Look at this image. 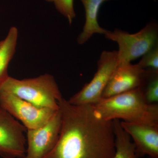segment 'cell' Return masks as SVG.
Wrapping results in <instances>:
<instances>
[{"mask_svg": "<svg viewBox=\"0 0 158 158\" xmlns=\"http://www.w3.org/2000/svg\"><path fill=\"white\" fill-rule=\"evenodd\" d=\"M62 125L59 139L44 158H113L115 137L113 121L100 118L93 105L59 101Z\"/></svg>", "mask_w": 158, "mask_h": 158, "instance_id": "cell-1", "label": "cell"}, {"mask_svg": "<svg viewBox=\"0 0 158 158\" xmlns=\"http://www.w3.org/2000/svg\"><path fill=\"white\" fill-rule=\"evenodd\" d=\"M93 106L97 116L104 120L158 125V105L148 103L140 88L102 98Z\"/></svg>", "mask_w": 158, "mask_h": 158, "instance_id": "cell-2", "label": "cell"}, {"mask_svg": "<svg viewBox=\"0 0 158 158\" xmlns=\"http://www.w3.org/2000/svg\"><path fill=\"white\" fill-rule=\"evenodd\" d=\"M7 91L40 108L59 110L62 98L55 78L45 73L36 77L19 80L9 76L0 86Z\"/></svg>", "mask_w": 158, "mask_h": 158, "instance_id": "cell-3", "label": "cell"}, {"mask_svg": "<svg viewBox=\"0 0 158 158\" xmlns=\"http://www.w3.org/2000/svg\"><path fill=\"white\" fill-rule=\"evenodd\" d=\"M104 35L118 44L117 65L130 63L158 45V25L153 22L135 34L116 29L113 31L107 30Z\"/></svg>", "mask_w": 158, "mask_h": 158, "instance_id": "cell-4", "label": "cell"}, {"mask_svg": "<svg viewBox=\"0 0 158 158\" xmlns=\"http://www.w3.org/2000/svg\"><path fill=\"white\" fill-rule=\"evenodd\" d=\"M117 65V51L103 52L93 79L71 97L68 100L69 102L74 105H94L98 102Z\"/></svg>", "mask_w": 158, "mask_h": 158, "instance_id": "cell-5", "label": "cell"}, {"mask_svg": "<svg viewBox=\"0 0 158 158\" xmlns=\"http://www.w3.org/2000/svg\"><path fill=\"white\" fill-rule=\"evenodd\" d=\"M0 106L20 121L27 129H33L42 126L58 110L38 107L12 94L2 90H0Z\"/></svg>", "mask_w": 158, "mask_h": 158, "instance_id": "cell-6", "label": "cell"}, {"mask_svg": "<svg viewBox=\"0 0 158 158\" xmlns=\"http://www.w3.org/2000/svg\"><path fill=\"white\" fill-rule=\"evenodd\" d=\"M27 129L0 106V156L25 158Z\"/></svg>", "mask_w": 158, "mask_h": 158, "instance_id": "cell-7", "label": "cell"}, {"mask_svg": "<svg viewBox=\"0 0 158 158\" xmlns=\"http://www.w3.org/2000/svg\"><path fill=\"white\" fill-rule=\"evenodd\" d=\"M62 115L58 110L45 124L33 129H27V146L25 158H44L52 150L59 139Z\"/></svg>", "mask_w": 158, "mask_h": 158, "instance_id": "cell-8", "label": "cell"}, {"mask_svg": "<svg viewBox=\"0 0 158 158\" xmlns=\"http://www.w3.org/2000/svg\"><path fill=\"white\" fill-rule=\"evenodd\" d=\"M145 69L138 64H120L117 67L105 88L102 98L118 95L140 88ZM101 98V99H102Z\"/></svg>", "mask_w": 158, "mask_h": 158, "instance_id": "cell-9", "label": "cell"}, {"mask_svg": "<svg viewBox=\"0 0 158 158\" xmlns=\"http://www.w3.org/2000/svg\"><path fill=\"white\" fill-rule=\"evenodd\" d=\"M120 124L134 141L137 155L158 158V125L123 121Z\"/></svg>", "mask_w": 158, "mask_h": 158, "instance_id": "cell-10", "label": "cell"}, {"mask_svg": "<svg viewBox=\"0 0 158 158\" xmlns=\"http://www.w3.org/2000/svg\"><path fill=\"white\" fill-rule=\"evenodd\" d=\"M85 8V22L83 31L77 37L78 43L83 44L95 34L104 35L107 30L99 25L98 15L102 4L111 0H80Z\"/></svg>", "mask_w": 158, "mask_h": 158, "instance_id": "cell-11", "label": "cell"}, {"mask_svg": "<svg viewBox=\"0 0 158 158\" xmlns=\"http://www.w3.org/2000/svg\"><path fill=\"white\" fill-rule=\"evenodd\" d=\"M18 36V29L12 27L5 39L0 41V86L9 77L8 68L16 51Z\"/></svg>", "mask_w": 158, "mask_h": 158, "instance_id": "cell-12", "label": "cell"}, {"mask_svg": "<svg viewBox=\"0 0 158 158\" xmlns=\"http://www.w3.org/2000/svg\"><path fill=\"white\" fill-rule=\"evenodd\" d=\"M115 137V151L113 158H137L135 146L122 127L118 119L113 120Z\"/></svg>", "mask_w": 158, "mask_h": 158, "instance_id": "cell-13", "label": "cell"}, {"mask_svg": "<svg viewBox=\"0 0 158 158\" xmlns=\"http://www.w3.org/2000/svg\"><path fill=\"white\" fill-rule=\"evenodd\" d=\"M145 100L149 104H158V71L145 69L140 88Z\"/></svg>", "mask_w": 158, "mask_h": 158, "instance_id": "cell-14", "label": "cell"}, {"mask_svg": "<svg viewBox=\"0 0 158 158\" xmlns=\"http://www.w3.org/2000/svg\"><path fill=\"white\" fill-rule=\"evenodd\" d=\"M47 2L53 3L60 14L66 18L69 24H71L76 16L74 8L73 0H44Z\"/></svg>", "mask_w": 158, "mask_h": 158, "instance_id": "cell-15", "label": "cell"}, {"mask_svg": "<svg viewBox=\"0 0 158 158\" xmlns=\"http://www.w3.org/2000/svg\"><path fill=\"white\" fill-rule=\"evenodd\" d=\"M137 64L144 69L158 71V45L144 54Z\"/></svg>", "mask_w": 158, "mask_h": 158, "instance_id": "cell-16", "label": "cell"}]
</instances>
